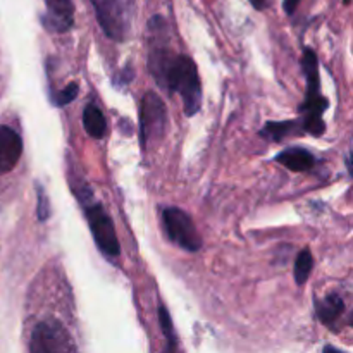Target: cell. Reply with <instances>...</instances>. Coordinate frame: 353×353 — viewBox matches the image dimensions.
<instances>
[{
	"mask_svg": "<svg viewBox=\"0 0 353 353\" xmlns=\"http://www.w3.org/2000/svg\"><path fill=\"white\" fill-rule=\"evenodd\" d=\"M148 64L157 85L168 92L178 93L183 99L186 116H195L202 107V85L193 59L172 54L169 48L148 55Z\"/></svg>",
	"mask_w": 353,
	"mask_h": 353,
	"instance_id": "cell-1",
	"label": "cell"
},
{
	"mask_svg": "<svg viewBox=\"0 0 353 353\" xmlns=\"http://www.w3.org/2000/svg\"><path fill=\"white\" fill-rule=\"evenodd\" d=\"M314 268V257L310 254V250H302L299 255H296V261H295V283L299 286H303L309 279L310 272H312Z\"/></svg>",
	"mask_w": 353,
	"mask_h": 353,
	"instance_id": "cell-13",
	"label": "cell"
},
{
	"mask_svg": "<svg viewBox=\"0 0 353 353\" xmlns=\"http://www.w3.org/2000/svg\"><path fill=\"white\" fill-rule=\"evenodd\" d=\"M316 312L324 324L331 326L345 312V303L340 295L333 293V295L324 296L323 300H316Z\"/></svg>",
	"mask_w": 353,
	"mask_h": 353,
	"instance_id": "cell-10",
	"label": "cell"
},
{
	"mask_svg": "<svg viewBox=\"0 0 353 353\" xmlns=\"http://www.w3.org/2000/svg\"><path fill=\"white\" fill-rule=\"evenodd\" d=\"M168 124V109L161 97L154 92L145 93L140 107V140L141 147H150L162 140Z\"/></svg>",
	"mask_w": 353,
	"mask_h": 353,
	"instance_id": "cell-4",
	"label": "cell"
},
{
	"mask_svg": "<svg viewBox=\"0 0 353 353\" xmlns=\"http://www.w3.org/2000/svg\"><path fill=\"white\" fill-rule=\"evenodd\" d=\"M100 28L110 40H126L131 31L133 0H90Z\"/></svg>",
	"mask_w": 353,
	"mask_h": 353,
	"instance_id": "cell-3",
	"label": "cell"
},
{
	"mask_svg": "<svg viewBox=\"0 0 353 353\" xmlns=\"http://www.w3.org/2000/svg\"><path fill=\"white\" fill-rule=\"evenodd\" d=\"M83 126H85V131L92 138H102L105 134L107 130V121L105 116H103L102 110L99 109L93 103H88L85 107V112H83Z\"/></svg>",
	"mask_w": 353,
	"mask_h": 353,
	"instance_id": "cell-11",
	"label": "cell"
},
{
	"mask_svg": "<svg viewBox=\"0 0 353 353\" xmlns=\"http://www.w3.org/2000/svg\"><path fill=\"white\" fill-rule=\"evenodd\" d=\"M276 162L285 165L286 169L293 172H309L316 165V159L309 150L302 147H292L286 150L279 152L276 155Z\"/></svg>",
	"mask_w": 353,
	"mask_h": 353,
	"instance_id": "cell-9",
	"label": "cell"
},
{
	"mask_svg": "<svg viewBox=\"0 0 353 353\" xmlns=\"http://www.w3.org/2000/svg\"><path fill=\"white\" fill-rule=\"evenodd\" d=\"M37 193H38V209H37L38 219L45 221L48 217V214H50V205H48V199L47 195H45L41 185H37Z\"/></svg>",
	"mask_w": 353,
	"mask_h": 353,
	"instance_id": "cell-16",
	"label": "cell"
},
{
	"mask_svg": "<svg viewBox=\"0 0 353 353\" xmlns=\"http://www.w3.org/2000/svg\"><path fill=\"white\" fill-rule=\"evenodd\" d=\"M47 12L41 14V24L48 33L62 34L74 24V3L72 0H45Z\"/></svg>",
	"mask_w": 353,
	"mask_h": 353,
	"instance_id": "cell-7",
	"label": "cell"
},
{
	"mask_svg": "<svg viewBox=\"0 0 353 353\" xmlns=\"http://www.w3.org/2000/svg\"><path fill=\"white\" fill-rule=\"evenodd\" d=\"M250 3H252V6H254L257 10H264L265 7H268L269 0H250Z\"/></svg>",
	"mask_w": 353,
	"mask_h": 353,
	"instance_id": "cell-18",
	"label": "cell"
},
{
	"mask_svg": "<svg viewBox=\"0 0 353 353\" xmlns=\"http://www.w3.org/2000/svg\"><path fill=\"white\" fill-rule=\"evenodd\" d=\"M30 350L33 353H68L74 352L76 345L68 330L59 321L50 319L34 327Z\"/></svg>",
	"mask_w": 353,
	"mask_h": 353,
	"instance_id": "cell-6",
	"label": "cell"
},
{
	"mask_svg": "<svg viewBox=\"0 0 353 353\" xmlns=\"http://www.w3.org/2000/svg\"><path fill=\"white\" fill-rule=\"evenodd\" d=\"M165 233L169 240L186 252H199L202 248V236L196 231L192 217L178 207H169L162 212Z\"/></svg>",
	"mask_w": 353,
	"mask_h": 353,
	"instance_id": "cell-5",
	"label": "cell"
},
{
	"mask_svg": "<svg viewBox=\"0 0 353 353\" xmlns=\"http://www.w3.org/2000/svg\"><path fill=\"white\" fill-rule=\"evenodd\" d=\"M78 92H79L78 83H69L65 88H62L61 92H57L52 95V102H54L57 107H64V105H68V103H71L72 100L78 97Z\"/></svg>",
	"mask_w": 353,
	"mask_h": 353,
	"instance_id": "cell-15",
	"label": "cell"
},
{
	"mask_svg": "<svg viewBox=\"0 0 353 353\" xmlns=\"http://www.w3.org/2000/svg\"><path fill=\"white\" fill-rule=\"evenodd\" d=\"M296 130H302V124L296 121H281V123H268L261 130V137L268 138V140L279 141L288 134L296 133Z\"/></svg>",
	"mask_w": 353,
	"mask_h": 353,
	"instance_id": "cell-12",
	"label": "cell"
},
{
	"mask_svg": "<svg viewBox=\"0 0 353 353\" xmlns=\"http://www.w3.org/2000/svg\"><path fill=\"white\" fill-rule=\"evenodd\" d=\"M300 2H302V0H285V2H283V9H285L286 14L292 16V14L296 10V7H299Z\"/></svg>",
	"mask_w": 353,
	"mask_h": 353,
	"instance_id": "cell-17",
	"label": "cell"
},
{
	"mask_svg": "<svg viewBox=\"0 0 353 353\" xmlns=\"http://www.w3.org/2000/svg\"><path fill=\"white\" fill-rule=\"evenodd\" d=\"M159 323H161V330L162 333H164L165 340H168V350H174L176 347H178V343H176V334H174V326H172V319L171 316H169L168 309H165L164 305H159Z\"/></svg>",
	"mask_w": 353,
	"mask_h": 353,
	"instance_id": "cell-14",
	"label": "cell"
},
{
	"mask_svg": "<svg viewBox=\"0 0 353 353\" xmlns=\"http://www.w3.org/2000/svg\"><path fill=\"white\" fill-rule=\"evenodd\" d=\"M23 155V140L9 126H0V174L12 171Z\"/></svg>",
	"mask_w": 353,
	"mask_h": 353,
	"instance_id": "cell-8",
	"label": "cell"
},
{
	"mask_svg": "<svg viewBox=\"0 0 353 353\" xmlns=\"http://www.w3.org/2000/svg\"><path fill=\"white\" fill-rule=\"evenodd\" d=\"M74 192L81 202L83 210H85V217L88 221L90 231H92L97 247L109 261H116L121 255V247L112 219L103 210V207L93 200V192L88 190V186H83Z\"/></svg>",
	"mask_w": 353,
	"mask_h": 353,
	"instance_id": "cell-2",
	"label": "cell"
}]
</instances>
